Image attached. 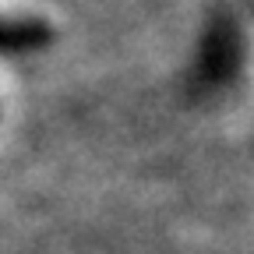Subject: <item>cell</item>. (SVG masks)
<instances>
[{
	"mask_svg": "<svg viewBox=\"0 0 254 254\" xmlns=\"http://www.w3.org/2000/svg\"><path fill=\"white\" fill-rule=\"evenodd\" d=\"M50 32V21L21 4H0V43H32Z\"/></svg>",
	"mask_w": 254,
	"mask_h": 254,
	"instance_id": "cell-1",
	"label": "cell"
}]
</instances>
